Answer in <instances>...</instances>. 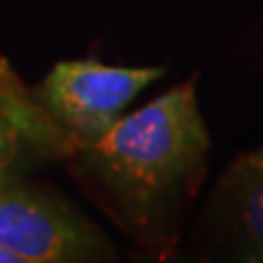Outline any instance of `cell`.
I'll use <instances>...</instances> for the list:
<instances>
[{"instance_id": "obj_5", "label": "cell", "mask_w": 263, "mask_h": 263, "mask_svg": "<svg viewBox=\"0 0 263 263\" xmlns=\"http://www.w3.org/2000/svg\"><path fill=\"white\" fill-rule=\"evenodd\" d=\"M221 189L243 263H263V145L230 162Z\"/></svg>"}, {"instance_id": "obj_6", "label": "cell", "mask_w": 263, "mask_h": 263, "mask_svg": "<svg viewBox=\"0 0 263 263\" xmlns=\"http://www.w3.org/2000/svg\"><path fill=\"white\" fill-rule=\"evenodd\" d=\"M0 263H33V261L24 259L22 254L13 252V250H7V248H3V246H0Z\"/></svg>"}, {"instance_id": "obj_2", "label": "cell", "mask_w": 263, "mask_h": 263, "mask_svg": "<svg viewBox=\"0 0 263 263\" xmlns=\"http://www.w3.org/2000/svg\"><path fill=\"white\" fill-rule=\"evenodd\" d=\"M162 75V66L132 68L97 60H66L53 66L35 97L81 149L108 134L127 105Z\"/></svg>"}, {"instance_id": "obj_3", "label": "cell", "mask_w": 263, "mask_h": 263, "mask_svg": "<svg viewBox=\"0 0 263 263\" xmlns=\"http://www.w3.org/2000/svg\"><path fill=\"white\" fill-rule=\"evenodd\" d=\"M0 246L33 263H88L97 235L46 193L0 182Z\"/></svg>"}, {"instance_id": "obj_4", "label": "cell", "mask_w": 263, "mask_h": 263, "mask_svg": "<svg viewBox=\"0 0 263 263\" xmlns=\"http://www.w3.org/2000/svg\"><path fill=\"white\" fill-rule=\"evenodd\" d=\"M24 141L51 149H77L72 138L51 119L37 97H31L7 62L0 60V178L15 160Z\"/></svg>"}, {"instance_id": "obj_1", "label": "cell", "mask_w": 263, "mask_h": 263, "mask_svg": "<svg viewBox=\"0 0 263 263\" xmlns=\"http://www.w3.org/2000/svg\"><path fill=\"white\" fill-rule=\"evenodd\" d=\"M81 152L121 219L141 239H156L202 180L211 152L195 79L123 114Z\"/></svg>"}]
</instances>
